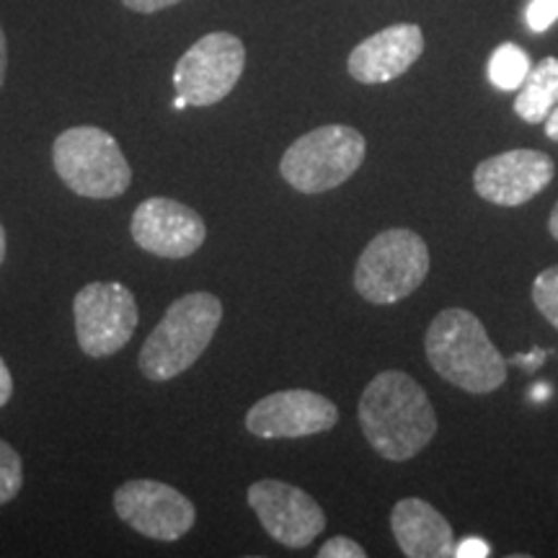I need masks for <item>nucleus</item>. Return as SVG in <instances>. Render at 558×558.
<instances>
[{"label": "nucleus", "instance_id": "f257e3e1", "mask_svg": "<svg viewBox=\"0 0 558 558\" xmlns=\"http://www.w3.org/2000/svg\"><path fill=\"white\" fill-rule=\"evenodd\" d=\"M357 416L373 450L393 463L418 456L437 435V416L427 390L401 369H383L367 383Z\"/></svg>", "mask_w": 558, "mask_h": 558}, {"label": "nucleus", "instance_id": "f03ea898", "mask_svg": "<svg viewBox=\"0 0 558 558\" xmlns=\"http://www.w3.org/2000/svg\"><path fill=\"white\" fill-rule=\"evenodd\" d=\"M424 352L439 378L473 396L492 393L507 380L505 357L471 311L445 308L439 313L424 337Z\"/></svg>", "mask_w": 558, "mask_h": 558}, {"label": "nucleus", "instance_id": "7ed1b4c3", "mask_svg": "<svg viewBox=\"0 0 558 558\" xmlns=\"http://www.w3.org/2000/svg\"><path fill=\"white\" fill-rule=\"evenodd\" d=\"M220 320L222 303L213 292H190L173 300L140 349V373L150 383L179 378L207 352Z\"/></svg>", "mask_w": 558, "mask_h": 558}, {"label": "nucleus", "instance_id": "20e7f679", "mask_svg": "<svg viewBox=\"0 0 558 558\" xmlns=\"http://www.w3.org/2000/svg\"><path fill=\"white\" fill-rule=\"evenodd\" d=\"M52 163L62 184L78 197L114 199L132 184V169L114 135L107 130L81 124L58 135L52 145Z\"/></svg>", "mask_w": 558, "mask_h": 558}, {"label": "nucleus", "instance_id": "39448f33", "mask_svg": "<svg viewBox=\"0 0 558 558\" xmlns=\"http://www.w3.org/2000/svg\"><path fill=\"white\" fill-rule=\"evenodd\" d=\"M367 143L360 130L347 124H326L300 135L279 160V173L300 194L337 190L360 171Z\"/></svg>", "mask_w": 558, "mask_h": 558}, {"label": "nucleus", "instance_id": "423d86ee", "mask_svg": "<svg viewBox=\"0 0 558 558\" xmlns=\"http://www.w3.org/2000/svg\"><path fill=\"white\" fill-rule=\"evenodd\" d=\"M429 275V248L414 230L390 228L375 235L354 267V290L373 305L414 295Z\"/></svg>", "mask_w": 558, "mask_h": 558}, {"label": "nucleus", "instance_id": "0eeeda50", "mask_svg": "<svg viewBox=\"0 0 558 558\" xmlns=\"http://www.w3.org/2000/svg\"><path fill=\"white\" fill-rule=\"evenodd\" d=\"M246 68V45L228 32L194 41L173 68V88L190 107H213L226 99Z\"/></svg>", "mask_w": 558, "mask_h": 558}, {"label": "nucleus", "instance_id": "6e6552de", "mask_svg": "<svg viewBox=\"0 0 558 558\" xmlns=\"http://www.w3.org/2000/svg\"><path fill=\"white\" fill-rule=\"evenodd\" d=\"M75 337L88 357H111L140 324L137 300L122 282H90L73 300Z\"/></svg>", "mask_w": 558, "mask_h": 558}, {"label": "nucleus", "instance_id": "1a4fd4ad", "mask_svg": "<svg viewBox=\"0 0 558 558\" xmlns=\"http://www.w3.org/2000/svg\"><path fill=\"white\" fill-rule=\"evenodd\" d=\"M114 512L135 533L160 543L184 538L197 520V509L179 488L153 478L124 481L117 486Z\"/></svg>", "mask_w": 558, "mask_h": 558}, {"label": "nucleus", "instance_id": "9d476101", "mask_svg": "<svg viewBox=\"0 0 558 558\" xmlns=\"http://www.w3.org/2000/svg\"><path fill=\"white\" fill-rule=\"evenodd\" d=\"M246 499L262 527L288 548H308L326 527V514L318 501L284 481H256L248 486Z\"/></svg>", "mask_w": 558, "mask_h": 558}, {"label": "nucleus", "instance_id": "9b49d317", "mask_svg": "<svg viewBox=\"0 0 558 558\" xmlns=\"http://www.w3.org/2000/svg\"><path fill=\"white\" fill-rule=\"evenodd\" d=\"M339 409L316 390L290 388L264 396L246 414V429L262 439H298L337 427Z\"/></svg>", "mask_w": 558, "mask_h": 558}, {"label": "nucleus", "instance_id": "f8f14e48", "mask_svg": "<svg viewBox=\"0 0 558 558\" xmlns=\"http://www.w3.org/2000/svg\"><path fill=\"white\" fill-rule=\"evenodd\" d=\"M132 241L160 259H186L207 239V226L197 209L171 197L140 202L130 222Z\"/></svg>", "mask_w": 558, "mask_h": 558}, {"label": "nucleus", "instance_id": "ddd939ff", "mask_svg": "<svg viewBox=\"0 0 558 558\" xmlns=\"http://www.w3.org/2000/svg\"><path fill=\"white\" fill-rule=\"evenodd\" d=\"M556 177V163L541 150H507L481 160L473 171V190L481 199L501 207L525 205Z\"/></svg>", "mask_w": 558, "mask_h": 558}, {"label": "nucleus", "instance_id": "4468645a", "mask_svg": "<svg viewBox=\"0 0 558 558\" xmlns=\"http://www.w3.org/2000/svg\"><path fill=\"white\" fill-rule=\"evenodd\" d=\"M424 52V34L416 24H393L362 39L349 54L347 68L357 83L380 86L401 78Z\"/></svg>", "mask_w": 558, "mask_h": 558}, {"label": "nucleus", "instance_id": "2eb2a0df", "mask_svg": "<svg viewBox=\"0 0 558 558\" xmlns=\"http://www.w3.org/2000/svg\"><path fill=\"white\" fill-rule=\"evenodd\" d=\"M390 530L409 558H448L456 554L450 522L424 499H401L390 512Z\"/></svg>", "mask_w": 558, "mask_h": 558}, {"label": "nucleus", "instance_id": "dca6fc26", "mask_svg": "<svg viewBox=\"0 0 558 558\" xmlns=\"http://www.w3.org/2000/svg\"><path fill=\"white\" fill-rule=\"evenodd\" d=\"M558 104V58H543L538 65L530 68L527 78L518 88L514 111L527 124H541L548 120Z\"/></svg>", "mask_w": 558, "mask_h": 558}, {"label": "nucleus", "instance_id": "f3484780", "mask_svg": "<svg viewBox=\"0 0 558 558\" xmlns=\"http://www.w3.org/2000/svg\"><path fill=\"white\" fill-rule=\"evenodd\" d=\"M530 58L525 50H520L518 45L507 41L494 50L492 60H488V81L494 83L499 90H518L522 81L530 73Z\"/></svg>", "mask_w": 558, "mask_h": 558}, {"label": "nucleus", "instance_id": "a211bd4d", "mask_svg": "<svg viewBox=\"0 0 558 558\" xmlns=\"http://www.w3.org/2000/svg\"><path fill=\"white\" fill-rule=\"evenodd\" d=\"M24 486V465L21 456L5 439H0V507L19 497Z\"/></svg>", "mask_w": 558, "mask_h": 558}, {"label": "nucleus", "instance_id": "6ab92c4d", "mask_svg": "<svg viewBox=\"0 0 558 558\" xmlns=\"http://www.w3.org/2000/svg\"><path fill=\"white\" fill-rule=\"evenodd\" d=\"M533 303L541 311V316L558 329V264L541 271L533 282Z\"/></svg>", "mask_w": 558, "mask_h": 558}, {"label": "nucleus", "instance_id": "aec40b11", "mask_svg": "<svg viewBox=\"0 0 558 558\" xmlns=\"http://www.w3.org/2000/svg\"><path fill=\"white\" fill-rule=\"evenodd\" d=\"M525 21L530 32H548L558 21V0H530Z\"/></svg>", "mask_w": 558, "mask_h": 558}, {"label": "nucleus", "instance_id": "412c9836", "mask_svg": "<svg viewBox=\"0 0 558 558\" xmlns=\"http://www.w3.org/2000/svg\"><path fill=\"white\" fill-rule=\"evenodd\" d=\"M367 550L357 541L337 535V538L326 541L324 548H318V558H365Z\"/></svg>", "mask_w": 558, "mask_h": 558}, {"label": "nucleus", "instance_id": "4be33fe9", "mask_svg": "<svg viewBox=\"0 0 558 558\" xmlns=\"http://www.w3.org/2000/svg\"><path fill=\"white\" fill-rule=\"evenodd\" d=\"M492 550H488V543L481 538H465L456 546V558H486Z\"/></svg>", "mask_w": 558, "mask_h": 558}, {"label": "nucleus", "instance_id": "5701e85b", "mask_svg": "<svg viewBox=\"0 0 558 558\" xmlns=\"http://www.w3.org/2000/svg\"><path fill=\"white\" fill-rule=\"evenodd\" d=\"M181 3V0H122V5H128L135 13H158L171 9V5Z\"/></svg>", "mask_w": 558, "mask_h": 558}, {"label": "nucleus", "instance_id": "b1692460", "mask_svg": "<svg viewBox=\"0 0 558 558\" xmlns=\"http://www.w3.org/2000/svg\"><path fill=\"white\" fill-rule=\"evenodd\" d=\"M13 396V378H11V369L5 365L3 357H0V409L11 401Z\"/></svg>", "mask_w": 558, "mask_h": 558}, {"label": "nucleus", "instance_id": "393cba45", "mask_svg": "<svg viewBox=\"0 0 558 558\" xmlns=\"http://www.w3.org/2000/svg\"><path fill=\"white\" fill-rule=\"evenodd\" d=\"M5 70H9V41H5V32L0 26V88H3Z\"/></svg>", "mask_w": 558, "mask_h": 558}, {"label": "nucleus", "instance_id": "a878e982", "mask_svg": "<svg viewBox=\"0 0 558 558\" xmlns=\"http://www.w3.org/2000/svg\"><path fill=\"white\" fill-rule=\"evenodd\" d=\"M543 124H546V135L558 143V104H556V109L548 114V120Z\"/></svg>", "mask_w": 558, "mask_h": 558}, {"label": "nucleus", "instance_id": "bb28decb", "mask_svg": "<svg viewBox=\"0 0 558 558\" xmlns=\"http://www.w3.org/2000/svg\"><path fill=\"white\" fill-rule=\"evenodd\" d=\"M548 230H550V235H554V239L558 241V202H556L554 213H550V218H548Z\"/></svg>", "mask_w": 558, "mask_h": 558}, {"label": "nucleus", "instance_id": "cd10ccee", "mask_svg": "<svg viewBox=\"0 0 558 558\" xmlns=\"http://www.w3.org/2000/svg\"><path fill=\"white\" fill-rule=\"evenodd\" d=\"M5 259V230L0 226V264Z\"/></svg>", "mask_w": 558, "mask_h": 558}, {"label": "nucleus", "instance_id": "c85d7f7f", "mask_svg": "<svg viewBox=\"0 0 558 558\" xmlns=\"http://www.w3.org/2000/svg\"><path fill=\"white\" fill-rule=\"evenodd\" d=\"M173 107H177V109H184V107H190V104H186L184 99H181V96H177V99H173Z\"/></svg>", "mask_w": 558, "mask_h": 558}]
</instances>
